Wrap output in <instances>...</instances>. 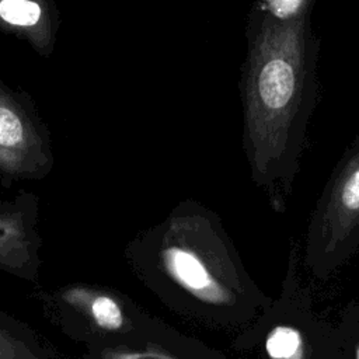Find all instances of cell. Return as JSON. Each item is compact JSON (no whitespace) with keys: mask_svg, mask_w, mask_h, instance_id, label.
<instances>
[{"mask_svg":"<svg viewBox=\"0 0 359 359\" xmlns=\"http://www.w3.org/2000/svg\"><path fill=\"white\" fill-rule=\"evenodd\" d=\"M317 0H254L241 69L243 150L254 182L273 201L299 171L307 125L318 100Z\"/></svg>","mask_w":359,"mask_h":359,"instance_id":"cell-1","label":"cell"},{"mask_svg":"<svg viewBox=\"0 0 359 359\" xmlns=\"http://www.w3.org/2000/svg\"><path fill=\"white\" fill-rule=\"evenodd\" d=\"M53 167L50 132L35 100L0 79V180H43Z\"/></svg>","mask_w":359,"mask_h":359,"instance_id":"cell-2","label":"cell"},{"mask_svg":"<svg viewBox=\"0 0 359 359\" xmlns=\"http://www.w3.org/2000/svg\"><path fill=\"white\" fill-rule=\"evenodd\" d=\"M60 11L53 0H0V31L49 57L57 41Z\"/></svg>","mask_w":359,"mask_h":359,"instance_id":"cell-3","label":"cell"},{"mask_svg":"<svg viewBox=\"0 0 359 359\" xmlns=\"http://www.w3.org/2000/svg\"><path fill=\"white\" fill-rule=\"evenodd\" d=\"M36 196L20 192L13 201L0 202V262L22 264L34 244Z\"/></svg>","mask_w":359,"mask_h":359,"instance_id":"cell-4","label":"cell"},{"mask_svg":"<svg viewBox=\"0 0 359 359\" xmlns=\"http://www.w3.org/2000/svg\"><path fill=\"white\" fill-rule=\"evenodd\" d=\"M170 259L171 264L175 268L177 275L191 287L201 289L208 285V275L201 265V262L192 257L191 254L181 251V250H174L170 252Z\"/></svg>","mask_w":359,"mask_h":359,"instance_id":"cell-5","label":"cell"},{"mask_svg":"<svg viewBox=\"0 0 359 359\" xmlns=\"http://www.w3.org/2000/svg\"><path fill=\"white\" fill-rule=\"evenodd\" d=\"M91 316L95 323L107 330H116L122 325V313L118 304L108 296H97L90 303Z\"/></svg>","mask_w":359,"mask_h":359,"instance_id":"cell-6","label":"cell"},{"mask_svg":"<svg viewBox=\"0 0 359 359\" xmlns=\"http://www.w3.org/2000/svg\"><path fill=\"white\" fill-rule=\"evenodd\" d=\"M299 346V335L290 328H276L266 341V351L272 358L282 359L293 355Z\"/></svg>","mask_w":359,"mask_h":359,"instance_id":"cell-7","label":"cell"},{"mask_svg":"<svg viewBox=\"0 0 359 359\" xmlns=\"http://www.w3.org/2000/svg\"><path fill=\"white\" fill-rule=\"evenodd\" d=\"M0 359H38L24 344L0 331Z\"/></svg>","mask_w":359,"mask_h":359,"instance_id":"cell-8","label":"cell"},{"mask_svg":"<svg viewBox=\"0 0 359 359\" xmlns=\"http://www.w3.org/2000/svg\"><path fill=\"white\" fill-rule=\"evenodd\" d=\"M358 359H359V351H358Z\"/></svg>","mask_w":359,"mask_h":359,"instance_id":"cell-9","label":"cell"}]
</instances>
